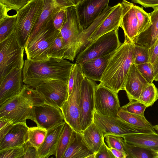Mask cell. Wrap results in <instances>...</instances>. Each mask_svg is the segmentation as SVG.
I'll return each instance as SVG.
<instances>
[{
	"mask_svg": "<svg viewBox=\"0 0 158 158\" xmlns=\"http://www.w3.org/2000/svg\"><path fill=\"white\" fill-rule=\"evenodd\" d=\"M73 131L72 127L65 122L56 146L55 155L56 158H62L69 143Z\"/></svg>",
	"mask_w": 158,
	"mask_h": 158,
	"instance_id": "30",
	"label": "cell"
},
{
	"mask_svg": "<svg viewBox=\"0 0 158 158\" xmlns=\"http://www.w3.org/2000/svg\"><path fill=\"white\" fill-rule=\"evenodd\" d=\"M28 128L26 122L14 124L8 132L0 140V150L22 146L27 140Z\"/></svg>",
	"mask_w": 158,
	"mask_h": 158,
	"instance_id": "20",
	"label": "cell"
},
{
	"mask_svg": "<svg viewBox=\"0 0 158 158\" xmlns=\"http://www.w3.org/2000/svg\"><path fill=\"white\" fill-rule=\"evenodd\" d=\"M44 6V0H31L16 11L14 31L17 41L21 47L24 48L39 20Z\"/></svg>",
	"mask_w": 158,
	"mask_h": 158,
	"instance_id": "4",
	"label": "cell"
},
{
	"mask_svg": "<svg viewBox=\"0 0 158 158\" xmlns=\"http://www.w3.org/2000/svg\"><path fill=\"white\" fill-rule=\"evenodd\" d=\"M105 138V141L109 148L116 149L125 152L123 146L125 141L122 137L109 134L106 135Z\"/></svg>",
	"mask_w": 158,
	"mask_h": 158,
	"instance_id": "40",
	"label": "cell"
},
{
	"mask_svg": "<svg viewBox=\"0 0 158 158\" xmlns=\"http://www.w3.org/2000/svg\"><path fill=\"white\" fill-rule=\"evenodd\" d=\"M44 6L39 20L32 32L27 42L31 39L57 11L55 7L53 0H44Z\"/></svg>",
	"mask_w": 158,
	"mask_h": 158,
	"instance_id": "29",
	"label": "cell"
},
{
	"mask_svg": "<svg viewBox=\"0 0 158 158\" xmlns=\"http://www.w3.org/2000/svg\"><path fill=\"white\" fill-rule=\"evenodd\" d=\"M142 75L149 83L154 81V71L153 64L150 62L136 65Z\"/></svg>",
	"mask_w": 158,
	"mask_h": 158,
	"instance_id": "41",
	"label": "cell"
},
{
	"mask_svg": "<svg viewBox=\"0 0 158 158\" xmlns=\"http://www.w3.org/2000/svg\"><path fill=\"white\" fill-rule=\"evenodd\" d=\"M60 31L55 27L52 16L29 41L24 49L27 59L34 61L45 60L48 50Z\"/></svg>",
	"mask_w": 158,
	"mask_h": 158,
	"instance_id": "5",
	"label": "cell"
},
{
	"mask_svg": "<svg viewBox=\"0 0 158 158\" xmlns=\"http://www.w3.org/2000/svg\"><path fill=\"white\" fill-rule=\"evenodd\" d=\"M74 81L72 91L60 109L64 120L73 130L79 133L82 130L80 122L79 95L81 82L85 77L81 65L74 64Z\"/></svg>",
	"mask_w": 158,
	"mask_h": 158,
	"instance_id": "7",
	"label": "cell"
},
{
	"mask_svg": "<svg viewBox=\"0 0 158 158\" xmlns=\"http://www.w3.org/2000/svg\"><path fill=\"white\" fill-rule=\"evenodd\" d=\"M138 19L139 34L147 29L151 24L149 13L140 7L135 5Z\"/></svg>",
	"mask_w": 158,
	"mask_h": 158,
	"instance_id": "37",
	"label": "cell"
},
{
	"mask_svg": "<svg viewBox=\"0 0 158 158\" xmlns=\"http://www.w3.org/2000/svg\"><path fill=\"white\" fill-rule=\"evenodd\" d=\"M124 141L130 144L158 151V134L156 133H138L122 136Z\"/></svg>",
	"mask_w": 158,
	"mask_h": 158,
	"instance_id": "25",
	"label": "cell"
},
{
	"mask_svg": "<svg viewBox=\"0 0 158 158\" xmlns=\"http://www.w3.org/2000/svg\"><path fill=\"white\" fill-rule=\"evenodd\" d=\"M74 71L73 67L71 72L68 82V90L69 96L71 93L74 85Z\"/></svg>",
	"mask_w": 158,
	"mask_h": 158,
	"instance_id": "50",
	"label": "cell"
},
{
	"mask_svg": "<svg viewBox=\"0 0 158 158\" xmlns=\"http://www.w3.org/2000/svg\"><path fill=\"white\" fill-rule=\"evenodd\" d=\"M110 0H82L76 6L83 30L88 27L108 6Z\"/></svg>",
	"mask_w": 158,
	"mask_h": 158,
	"instance_id": "15",
	"label": "cell"
},
{
	"mask_svg": "<svg viewBox=\"0 0 158 158\" xmlns=\"http://www.w3.org/2000/svg\"><path fill=\"white\" fill-rule=\"evenodd\" d=\"M154 10L149 13L152 24L140 34L134 41V44L149 49L158 38V6L153 7Z\"/></svg>",
	"mask_w": 158,
	"mask_h": 158,
	"instance_id": "21",
	"label": "cell"
},
{
	"mask_svg": "<svg viewBox=\"0 0 158 158\" xmlns=\"http://www.w3.org/2000/svg\"><path fill=\"white\" fill-rule=\"evenodd\" d=\"M9 120L0 118V140H1L13 126Z\"/></svg>",
	"mask_w": 158,
	"mask_h": 158,
	"instance_id": "46",
	"label": "cell"
},
{
	"mask_svg": "<svg viewBox=\"0 0 158 158\" xmlns=\"http://www.w3.org/2000/svg\"><path fill=\"white\" fill-rule=\"evenodd\" d=\"M24 48L19 44L15 31L0 42V79L12 69H23Z\"/></svg>",
	"mask_w": 158,
	"mask_h": 158,
	"instance_id": "8",
	"label": "cell"
},
{
	"mask_svg": "<svg viewBox=\"0 0 158 158\" xmlns=\"http://www.w3.org/2000/svg\"><path fill=\"white\" fill-rule=\"evenodd\" d=\"M93 122L102 133L103 137L107 135L122 136L141 133L119 117L104 115L94 111Z\"/></svg>",
	"mask_w": 158,
	"mask_h": 158,
	"instance_id": "13",
	"label": "cell"
},
{
	"mask_svg": "<svg viewBox=\"0 0 158 158\" xmlns=\"http://www.w3.org/2000/svg\"><path fill=\"white\" fill-rule=\"evenodd\" d=\"M47 133V130L38 127L28 128L27 140L37 149L44 142Z\"/></svg>",
	"mask_w": 158,
	"mask_h": 158,
	"instance_id": "33",
	"label": "cell"
},
{
	"mask_svg": "<svg viewBox=\"0 0 158 158\" xmlns=\"http://www.w3.org/2000/svg\"><path fill=\"white\" fill-rule=\"evenodd\" d=\"M74 65L63 58L50 57L38 61L27 59L22 70L23 82L35 88L48 80H59L68 82Z\"/></svg>",
	"mask_w": 158,
	"mask_h": 158,
	"instance_id": "1",
	"label": "cell"
},
{
	"mask_svg": "<svg viewBox=\"0 0 158 158\" xmlns=\"http://www.w3.org/2000/svg\"><path fill=\"white\" fill-rule=\"evenodd\" d=\"M66 15L60 32L65 51L63 59L73 61L76 56V46L78 38L83 29L75 6L66 9Z\"/></svg>",
	"mask_w": 158,
	"mask_h": 158,
	"instance_id": "9",
	"label": "cell"
},
{
	"mask_svg": "<svg viewBox=\"0 0 158 158\" xmlns=\"http://www.w3.org/2000/svg\"><path fill=\"white\" fill-rule=\"evenodd\" d=\"M122 11V4L118 3L116 5L115 7L106 16L90 36L88 39L86 47L99 37L109 32L118 29L120 26Z\"/></svg>",
	"mask_w": 158,
	"mask_h": 158,
	"instance_id": "19",
	"label": "cell"
},
{
	"mask_svg": "<svg viewBox=\"0 0 158 158\" xmlns=\"http://www.w3.org/2000/svg\"><path fill=\"white\" fill-rule=\"evenodd\" d=\"M66 15V9L56 11L53 14V23L56 30L60 31L65 22Z\"/></svg>",
	"mask_w": 158,
	"mask_h": 158,
	"instance_id": "42",
	"label": "cell"
},
{
	"mask_svg": "<svg viewBox=\"0 0 158 158\" xmlns=\"http://www.w3.org/2000/svg\"><path fill=\"white\" fill-rule=\"evenodd\" d=\"M149 83L134 63L130 68L124 86V90L129 101H138L142 91Z\"/></svg>",
	"mask_w": 158,
	"mask_h": 158,
	"instance_id": "18",
	"label": "cell"
},
{
	"mask_svg": "<svg viewBox=\"0 0 158 158\" xmlns=\"http://www.w3.org/2000/svg\"><path fill=\"white\" fill-rule=\"evenodd\" d=\"M95 81L85 77L81 82L79 95L80 118L82 131L93 122L94 110Z\"/></svg>",
	"mask_w": 158,
	"mask_h": 158,
	"instance_id": "10",
	"label": "cell"
},
{
	"mask_svg": "<svg viewBox=\"0 0 158 158\" xmlns=\"http://www.w3.org/2000/svg\"><path fill=\"white\" fill-rule=\"evenodd\" d=\"M118 117L137 129L141 133H156L153 125L144 116L132 114L121 109L118 113Z\"/></svg>",
	"mask_w": 158,
	"mask_h": 158,
	"instance_id": "28",
	"label": "cell"
},
{
	"mask_svg": "<svg viewBox=\"0 0 158 158\" xmlns=\"http://www.w3.org/2000/svg\"><path fill=\"white\" fill-rule=\"evenodd\" d=\"M94 102L95 111L102 115L118 117L121 107L118 93L100 83L95 89Z\"/></svg>",
	"mask_w": 158,
	"mask_h": 158,
	"instance_id": "12",
	"label": "cell"
},
{
	"mask_svg": "<svg viewBox=\"0 0 158 158\" xmlns=\"http://www.w3.org/2000/svg\"><path fill=\"white\" fill-rule=\"evenodd\" d=\"M93 153L85 143L81 133L73 130L69 143L62 158H88Z\"/></svg>",
	"mask_w": 158,
	"mask_h": 158,
	"instance_id": "22",
	"label": "cell"
},
{
	"mask_svg": "<svg viewBox=\"0 0 158 158\" xmlns=\"http://www.w3.org/2000/svg\"><path fill=\"white\" fill-rule=\"evenodd\" d=\"M153 65L154 71V81H158V58Z\"/></svg>",
	"mask_w": 158,
	"mask_h": 158,
	"instance_id": "53",
	"label": "cell"
},
{
	"mask_svg": "<svg viewBox=\"0 0 158 158\" xmlns=\"http://www.w3.org/2000/svg\"><path fill=\"white\" fill-rule=\"evenodd\" d=\"M35 90L45 104L60 109L69 96L68 82L56 79L43 81Z\"/></svg>",
	"mask_w": 158,
	"mask_h": 158,
	"instance_id": "11",
	"label": "cell"
},
{
	"mask_svg": "<svg viewBox=\"0 0 158 158\" xmlns=\"http://www.w3.org/2000/svg\"><path fill=\"white\" fill-rule=\"evenodd\" d=\"M16 15L9 16L0 21V42L8 37L14 31Z\"/></svg>",
	"mask_w": 158,
	"mask_h": 158,
	"instance_id": "34",
	"label": "cell"
},
{
	"mask_svg": "<svg viewBox=\"0 0 158 158\" xmlns=\"http://www.w3.org/2000/svg\"><path fill=\"white\" fill-rule=\"evenodd\" d=\"M34 120L37 126L48 130L65 120L60 108L44 104L34 107Z\"/></svg>",
	"mask_w": 158,
	"mask_h": 158,
	"instance_id": "16",
	"label": "cell"
},
{
	"mask_svg": "<svg viewBox=\"0 0 158 158\" xmlns=\"http://www.w3.org/2000/svg\"><path fill=\"white\" fill-rule=\"evenodd\" d=\"M118 30L106 33L91 43L77 55L75 63L81 64L114 53L122 44L118 38Z\"/></svg>",
	"mask_w": 158,
	"mask_h": 158,
	"instance_id": "6",
	"label": "cell"
},
{
	"mask_svg": "<svg viewBox=\"0 0 158 158\" xmlns=\"http://www.w3.org/2000/svg\"><path fill=\"white\" fill-rule=\"evenodd\" d=\"M81 134L85 143L93 153H96L104 142L105 138L93 122L82 131Z\"/></svg>",
	"mask_w": 158,
	"mask_h": 158,
	"instance_id": "27",
	"label": "cell"
},
{
	"mask_svg": "<svg viewBox=\"0 0 158 158\" xmlns=\"http://www.w3.org/2000/svg\"><path fill=\"white\" fill-rule=\"evenodd\" d=\"M147 107L144 104L139 101L132 100L121 107V109L130 113L144 116V112Z\"/></svg>",
	"mask_w": 158,
	"mask_h": 158,
	"instance_id": "38",
	"label": "cell"
},
{
	"mask_svg": "<svg viewBox=\"0 0 158 158\" xmlns=\"http://www.w3.org/2000/svg\"><path fill=\"white\" fill-rule=\"evenodd\" d=\"M109 148L115 158H126L127 155L125 152L116 149Z\"/></svg>",
	"mask_w": 158,
	"mask_h": 158,
	"instance_id": "52",
	"label": "cell"
},
{
	"mask_svg": "<svg viewBox=\"0 0 158 158\" xmlns=\"http://www.w3.org/2000/svg\"><path fill=\"white\" fill-rule=\"evenodd\" d=\"M123 146L126 158H155L156 152L152 150L130 144L125 141Z\"/></svg>",
	"mask_w": 158,
	"mask_h": 158,
	"instance_id": "31",
	"label": "cell"
},
{
	"mask_svg": "<svg viewBox=\"0 0 158 158\" xmlns=\"http://www.w3.org/2000/svg\"><path fill=\"white\" fill-rule=\"evenodd\" d=\"M55 7L58 10L74 6L69 0H53Z\"/></svg>",
	"mask_w": 158,
	"mask_h": 158,
	"instance_id": "48",
	"label": "cell"
},
{
	"mask_svg": "<svg viewBox=\"0 0 158 158\" xmlns=\"http://www.w3.org/2000/svg\"><path fill=\"white\" fill-rule=\"evenodd\" d=\"M65 121L47 130L44 140L38 149L39 158H47L55 155L58 139Z\"/></svg>",
	"mask_w": 158,
	"mask_h": 158,
	"instance_id": "24",
	"label": "cell"
},
{
	"mask_svg": "<svg viewBox=\"0 0 158 158\" xmlns=\"http://www.w3.org/2000/svg\"><path fill=\"white\" fill-rule=\"evenodd\" d=\"M65 50L60 32L49 48L47 56L48 58L63 59Z\"/></svg>",
	"mask_w": 158,
	"mask_h": 158,
	"instance_id": "35",
	"label": "cell"
},
{
	"mask_svg": "<svg viewBox=\"0 0 158 158\" xmlns=\"http://www.w3.org/2000/svg\"><path fill=\"white\" fill-rule=\"evenodd\" d=\"M0 21L8 17L7 12L9 11L6 6L0 2Z\"/></svg>",
	"mask_w": 158,
	"mask_h": 158,
	"instance_id": "51",
	"label": "cell"
},
{
	"mask_svg": "<svg viewBox=\"0 0 158 158\" xmlns=\"http://www.w3.org/2000/svg\"><path fill=\"white\" fill-rule=\"evenodd\" d=\"M75 6H77L80 2L81 0H69Z\"/></svg>",
	"mask_w": 158,
	"mask_h": 158,
	"instance_id": "54",
	"label": "cell"
},
{
	"mask_svg": "<svg viewBox=\"0 0 158 158\" xmlns=\"http://www.w3.org/2000/svg\"><path fill=\"white\" fill-rule=\"evenodd\" d=\"M45 104L35 89L24 84L20 93L0 105V118L9 120L13 124L34 121V107Z\"/></svg>",
	"mask_w": 158,
	"mask_h": 158,
	"instance_id": "3",
	"label": "cell"
},
{
	"mask_svg": "<svg viewBox=\"0 0 158 158\" xmlns=\"http://www.w3.org/2000/svg\"><path fill=\"white\" fill-rule=\"evenodd\" d=\"M94 158H115L109 148L104 142L98 151L95 153Z\"/></svg>",
	"mask_w": 158,
	"mask_h": 158,
	"instance_id": "45",
	"label": "cell"
},
{
	"mask_svg": "<svg viewBox=\"0 0 158 158\" xmlns=\"http://www.w3.org/2000/svg\"><path fill=\"white\" fill-rule=\"evenodd\" d=\"M121 3L122 11L120 27L123 31L124 37L134 41L139 35L135 5L126 0H123Z\"/></svg>",
	"mask_w": 158,
	"mask_h": 158,
	"instance_id": "17",
	"label": "cell"
},
{
	"mask_svg": "<svg viewBox=\"0 0 158 158\" xmlns=\"http://www.w3.org/2000/svg\"><path fill=\"white\" fill-rule=\"evenodd\" d=\"M158 99V90L154 84L149 83L143 89L138 101L147 107L152 106Z\"/></svg>",
	"mask_w": 158,
	"mask_h": 158,
	"instance_id": "32",
	"label": "cell"
},
{
	"mask_svg": "<svg viewBox=\"0 0 158 158\" xmlns=\"http://www.w3.org/2000/svg\"><path fill=\"white\" fill-rule=\"evenodd\" d=\"M150 62L153 64L158 58V38L149 49Z\"/></svg>",
	"mask_w": 158,
	"mask_h": 158,
	"instance_id": "47",
	"label": "cell"
},
{
	"mask_svg": "<svg viewBox=\"0 0 158 158\" xmlns=\"http://www.w3.org/2000/svg\"><path fill=\"white\" fill-rule=\"evenodd\" d=\"M31 0H0V2L5 5L8 11L14 10L17 11L25 6Z\"/></svg>",
	"mask_w": 158,
	"mask_h": 158,
	"instance_id": "43",
	"label": "cell"
},
{
	"mask_svg": "<svg viewBox=\"0 0 158 158\" xmlns=\"http://www.w3.org/2000/svg\"><path fill=\"white\" fill-rule=\"evenodd\" d=\"M132 2L145 7L158 6V0H132Z\"/></svg>",
	"mask_w": 158,
	"mask_h": 158,
	"instance_id": "49",
	"label": "cell"
},
{
	"mask_svg": "<svg viewBox=\"0 0 158 158\" xmlns=\"http://www.w3.org/2000/svg\"><path fill=\"white\" fill-rule=\"evenodd\" d=\"M155 158H158V151L155 152Z\"/></svg>",
	"mask_w": 158,
	"mask_h": 158,
	"instance_id": "56",
	"label": "cell"
},
{
	"mask_svg": "<svg viewBox=\"0 0 158 158\" xmlns=\"http://www.w3.org/2000/svg\"><path fill=\"white\" fill-rule=\"evenodd\" d=\"M135 44L125 37L124 42L112 55L102 74L100 83L118 93L124 89L125 82L134 63Z\"/></svg>",
	"mask_w": 158,
	"mask_h": 158,
	"instance_id": "2",
	"label": "cell"
},
{
	"mask_svg": "<svg viewBox=\"0 0 158 158\" xmlns=\"http://www.w3.org/2000/svg\"><path fill=\"white\" fill-rule=\"evenodd\" d=\"M113 53L87 61L81 64L85 76L94 81H100L108 61Z\"/></svg>",
	"mask_w": 158,
	"mask_h": 158,
	"instance_id": "23",
	"label": "cell"
},
{
	"mask_svg": "<svg viewBox=\"0 0 158 158\" xmlns=\"http://www.w3.org/2000/svg\"><path fill=\"white\" fill-rule=\"evenodd\" d=\"M133 58L134 63L136 65L150 62L149 49L135 44Z\"/></svg>",
	"mask_w": 158,
	"mask_h": 158,
	"instance_id": "36",
	"label": "cell"
},
{
	"mask_svg": "<svg viewBox=\"0 0 158 158\" xmlns=\"http://www.w3.org/2000/svg\"><path fill=\"white\" fill-rule=\"evenodd\" d=\"M24 154L23 146L0 150V158H22Z\"/></svg>",
	"mask_w": 158,
	"mask_h": 158,
	"instance_id": "39",
	"label": "cell"
},
{
	"mask_svg": "<svg viewBox=\"0 0 158 158\" xmlns=\"http://www.w3.org/2000/svg\"><path fill=\"white\" fill-rule=\"evenodd\" d=\"M108 6L99 16L87 28L84 30L79 36L76 46V56L86 47L88 39L106 16L115 7Z\"/></svg>",
	"mask_w": 158,
	"mask_h": 158,
	"instance_id": "26",
	"label": "cell"
},
{
	"mask_svg": "<svg viewBox=\"0 0 158 158\" xmlns=\"http://www.w3.org/2000/svg\"><path fill=\"white\" fill-rule=\"evenodd\" d=\"M23 69H12L0 79V105L19 94L23 85Z\"/></svg>",
	"mask_w": 158,
	"mask_h": 158,
	"instance_id": "14",
	"label": "cell"
},
{
	"mask_svg": "<svg viewBox=\"0 0 158 158\" xmlns=\"http://www.w3.org/2000/svg\"></svg>",
	"mask_w": 158,
	"mask_h": 158,
	"instance_id": "57",
	"label": "cell"
},
{
	"mask_svg": "<svg viewBox=\"0 0 158 158\" xmlns=\"http://www.w3.org/2000/svg\"><path fill=\"white\" fill-rule=\"evenodd\" d=\"M24 154L22 158H39L38 149L28 140L23 145Z\"/></svg>",
	"mask_w": 158,
	"mask_h": 158,
	"instance_id": "44",
	"label": "cell"
},
{
	"mask_svg": "<svg viewBox=\"0 0 158 158\" xmlns=\"http://www.w3.org/2000/svg\"><path fill=\"white\" fill-rule=\"evenodd\" d=\"M153 127L154 130L156 131L158 133V124L155 125L153 126Z\"/></svg>",
	"mask_w": 158,
	"mask_h": 158,
	"instance_id": "55",
	"label": "cell"
}]
</instances>
